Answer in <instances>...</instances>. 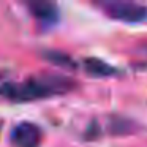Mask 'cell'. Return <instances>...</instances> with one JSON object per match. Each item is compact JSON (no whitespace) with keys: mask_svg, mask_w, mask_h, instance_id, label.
<instances>
[{"mask_svg":"<svg viewBox=\"0 0 147 147\" xmlns=\"http://www.w3.org/2000/svg\"><path fill=\"white\" fill-rule=\"evenodd\" d=\"M76 84L65 76L46 74L40 78H29L22 82H7L0 86V95L10 101L29 103L54 95H63L73 90Z\"/></svg>","mask_w":147,"mask_h":147,"instance_id":"1","label":"cell"},{"mask_svg":"<svg viewBox=\"0 0 147 147\" xmlns=\"http://www.w3.org/2000/svg\"><path fill=\"white\" fill-rule=\"evenodd\" d=\"M98 7L105 11L111 19L122 21L127 24H139L147 21V7L134 2H122V0H106L100 2Z\"/></svg>","mask_w":147,"mask_h":147,"instance_id":"2","label":"cell"},{"mask_svg":"<svg viewBox=\"0 0 147 147\" xmlns=\"http://www.w3.org/2000/svg\"><path fill=\"white\" fill-rule=\"evenodd\" d=\"M10 138L16 147H38L43 141V131L32 122H21L14 125Z\"/></svg>","mask_w":147,"mask_h":147,"instance_id":"3","label":"cell"},{"mask_svg":"<svg viewBox=\"0 0 147 147\" xmlns=\"http://www.w3.org/2000/svg\"><path fill=\"white\" fill-rule=\"evenodd\" d=\"M29 11L36 21L41 24H55L59 19V8L52 2H30L27 3Z\"/></svg>","mask_w":147,"mask_h":147,"instance_id":"4","label":"cell"},{"mask_svg":"<svg viewBox=\"0 0 147 147\" xmlns=\"http://www.w3.org/2000/svg\"><path fill=\"white\" fill-rule=\"evenodd\" d=\"M82 67L86 70L87 74L93 78H109L112 74L117 73L114 67H111L109 63H106L105 60L101 59H96V57H89L82 62Z\"/></svg>","mask_w":147,"mask_h":147,"instance_id":"5","label":"cell"},{"mask_svg":"<svg viewBox=\"0 0 147 147\" xmlns=\"http://www.w3.org/2000/svg\"><path fill=\"white\" fill-rule=\"evenodd\" d=\"M43 57L46 59L48 62H51L52 65L55 67H60L63 70H76L78 68V63L74 62V59L71 55H68L67 52L63 51H54V49H49V51H45L43 52Z\"/></svg>","mask_w":147,"mask_h":147,"instance_id":"6","label":"cell"},{"mask_svg":"<svg viewBox=\"0 0 147 147\" xmlns=\"http://www.w3.org/2000/svg\"><path fill=\"white\" fill-rule=\"evenodd\" d=\"M134 130V123L120 115H112L109 119V131L112 134H127Z\"/></svg>","mask_w":147,"mask_h":147,"instance_id":"7","label":"cell"}]
</instances>
